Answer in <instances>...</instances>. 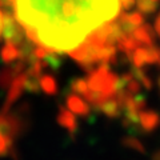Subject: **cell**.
Wrapping results in <instances>:
<instances>
[{"instance_id": "1", "label": "cell", "mask_w": 160, "mask_h": 160, "mask_svg": "<svg viewBox=\"0 0 160 160\" xmlns=\"http://www.w3.org/2000/svg\"><path fill=\"white\" fill-rule=\"evenodd\" d=\"M29 40L47 52L69 53L84 64L106 62L122 39V0H8Z\"/></svg>"}, {"instance_id": "2", "label": "cell", "mask_w": 160, "mask_h": 160, "mask_svg": "<svg viewBox=\"0 0 160 160\" xmlns=\"http://www.w3.org/2000/svg\"><path fill=\"white\" fill-rule=\"evenodd\" d=\"M13 131L11 119L0 118V153H6L11 144V133Z\"/></svg>"}, {"instance_id": "3", "label": "cell", "mask_w": 160, "mask_h": 160, "mask_svg": "<svg viewBox=\"0 0 160 160\" xmlns=\"http://www.w3.org/2000/svg\"><path fill=\"white\" fill-rule=\"evenodd\" d=\"M140 122H142L144 128L152 129L159 123V118L158 115H155L152 112H144V113H140Z\"/></svg>"}, {"instance_id": "4", "label": "cell", "mask_w": 160, "mask_h": 160, "mask_svg": "<svg viewBox=\"0 0 160 160\" xmlns=\"http://www.w3.org/2000/svg\"><path fill=\"white\" fill-rule=\"evenodd\" d=\"M68 106L75 113H86L87 112V106L83 100H80L78 96H72L68 100Z\"/></svg>"}, {"instance_id": "5", "label": "cell", "mask_w": 160, "mask_h": 160, "mask_svg": "<svg viewBox=\"0 0 160 160\" xmlns=\"http://www.w3.org/2000/svg\"><path fill=\"white\" fill-rule=\"evenodd\" d=\"M42 84L44 86V89H46V91H48V92H53L55 91V87H53L55 84H53V80L51 78H44Z\"/></svg>"}, {"instance_id": "6", "label": "cell", "mask_w": 160, "mask_h": 160, "mask_svg": "<svg viewBox=\"0 0 160 160\" xmlns=\"http://www.w3.org/2000/svg\"><path fill=\"white\" fill-rule=\"evenodd\" d=\"M156 28H158V31H159V33H160V16H159V19H158V23H156Z\"/></svg>"}]
</instances>
